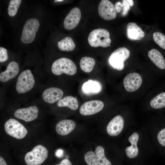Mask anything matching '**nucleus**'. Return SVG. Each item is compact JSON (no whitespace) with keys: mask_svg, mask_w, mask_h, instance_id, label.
I'll return each mask as SVG.
<instances>
[{"mask_svg":"<svg viewBox=\"0 0 165 165\" xmlns=\"http://www.w3.org/2000/svg\"><path fill=\"white\" fill-rule=\"evenodd\" d=\"M36 82L35 76L30 70H24L17 78L14 88L16 93L21 96L28 94L35 87Z\"/></svg>","mask_w":165,"mask_h":165,"instance_id":"obj_1","label":"nucleus"},{"mask_svg":"<svg viewBox=\"0 0 165 165\" xmlns=\"http://www.w3.org/2000/svg\"><path fill=\"white\" fill-rule=\"evenodd\" d=\"M77 70L75 63L70 59L65 57L60 58L54 61L51 68L52 73L57 76L64 74L73 75L76 73Z\"/></svg>","mask_w":165,"mask_h":165,"instance_id":"obj_2","label":"nucleus"},{"mask_svg":"<svg viewBox=\"0 0 165 165\" xmlns=\"http://www.w3.org/2000/svg\"><path fill=\"white\" fill-rule=\"evenodd\" d=\"M108 31L104 28L94 29L89 34L88 41L90 45L94 47L101 46L105 48L110 46L111 42Z\"/></svg>","mask_w":165,"mask_h":165,"instance_id":"obj_3","label":"nucleus"},{"mask_svg":"<svg viewBox=\"0 0 165 165\" xmlns=\"http://www.w3.org/2000/svg\"><path fill=\"white\" fill-rule=\"evenodd\" d=\"M48 156L47 149L44 146L38 145L26 154L24 160L27 165H39L46 160Z\"/></svg>","mask_w":165,"mask_h":165,"instance_id":"obj_4","label":"nucleus"},{"mask_svg":"<svg viewBox=\"0 0 165 165\" xmlns=\"http://www.w3.org/2000/svg\"><path fill=\"white\" fill-rule=\"evenodd\" d=\"M39 25V22L37 19L31 18L27 20L24 25L21 37L22 42L25 44L32 42Z\"/></svg>","mask_w":165,"mask_h":165,"instance_id":"obj_5","label":"nucleus"},{"mask_svg":"<svg viewBox=\"0 0 165 165\" xmlns=\"http://www.w3.org/2000/svg\"><path fill=\"white\" fill-rule=\"evenodd\" d=\"M130 55V52L127 49L124 47L119 48L111 55L109 63L114 69L122 70L124 67V62Z\"/></svg>","mask_w":165,"mask_h":165,"instance_id":"obj_6","label":"nucleus"},{"mask_svg":"<svg viewBox=\"0 0 165 165\" xmlns=\"http://www.w3.org/2000/svg\"><path fill=\"white\" fill-rule=\"evenodd\" d=\"M6 133L10 136L17 139H21L26 135L28 131L25 127L16 120L10 119L4 125Z\"/></svg>","mask_w":165,"mask_h":165,"instance_id":"obj_7","label":"nucleus"},{"mask_svg":"<svg viewBox=\"0 0 165 165\" xmlns=\"http://www.w3.org/2000/svg\"><path fill=\"white\" fill-rule=\"evenodd\" d=\"M64 94V92L61 89L51 86L46 88L42 91L41 97L45 102L53 104L62 98Z\"/></svg>","mask_w":165,"mask_h":165,"instance_id":"obj_8","label":"nucleus"},{"mask_svg":"<svg viewBox=\"0 0 165 165\" xmlns=\"http://www.w3.org/2000/svg\"><path fill=\"white\" fill-rule=\"evenodd\" d=\"M98 13L102 18L107 20L115 19L117 15L115 6L108 0H102L100 2L98 6Z\"/></svg>","mask_w":165,"mask_h":165,"instance_id":"obj_9","label":"nucleus"},{"mask_svg":"<svg viewBox=\"0 0 165 165\" xmlns=\"http://www.w3.org/2000/svg\"><path fill=\"white\" fill-rule=\"evenodd\" d=\"M104 106L103 102L101 101L91 100L84 102L81 106L79 112L83 116L91 115L101 111Z\"/></svg>","mask_w":165,"mask_h":165,"instance_id":"obj_10","label":"nucleus"},{"mask_svg":"<svg viewBox=\"0 0 165 165\" xmlns=\"http://www.w3.org/2000/svg\"><path fill=\"white\" fill-rule=\"evenodd\" d=\"M39 110L35 105H33L26 108H19L14 112V116L16 118L24 120L26 122L32 121L38 117Z\"/></svg>","mask_w":165,"mask_h":165,"instance_id":"obj_11","label":"nucleus"},{"mask_svg":"<svg viewBox=\"0 0 165 165\" xmlns=\"http://www.w3.org/2000/svg\"><path fill=\"white\" fill-rule=\"evenodd\" d=\"M142 79L140 75L136 72L129 74L124 78L123 84L125 89L129 92L134 91L141 86Z\"/></svg>","mask_w":165,"mask_h":165,"instance_id":"obj_12","label":"nucleus"},{"mask_svg":"<svg viewBox=\"0 0 165 165\" xmlns=\"http://www.w3.org/2000/svg\"><path fill=\"white\" fill-rule=\"evenodd\" d=\"M81 14L80 9L77 7L72 9L65 18L64 21V28L67 30L75 28L80 21Z\"/></svg>","mask_w":165,"mask_h":165,"instance_id":"obj_13","label":"nucleus"},{"mask_svg":"<svg viewBox=\"0 0 165 165\" xmlns=\"http://www.w3.org/2000/svg\"><path fill=\"white\" fill-rule=\"evenodd\" d=\"M124 120L121 115L114 117L108 123L106 130L108 134L111 136L119 135L122 131L124 125Z\"/></svg>","mask_w":165,"mask_h":165,"instance_id":"obj_14","label":"nucleus"},{"mask_svg":"<svg viewBox=\"0 0 165 165\" xmlns=\"http://www.w3.org/2000/svg\"><path fill=\"white\" fill-rule=\"evenodd\" d=\"M19 65L15 61L10 62L5 71L0 74V81L2 83L8 82L17 76L19 72Z\"/></svg>","mask_w":165,"mask_h":165,"instance_id":"obj_15","label":"nucleus"},{"mask_svg":"<svg viewBox=\"0 0 165 165\" xmlns=\"http://www.w3.org/2000/svg\"><path fill=\"white\" fill-rule=\"evenodd\" d=\"M75 123L71 119H64L58 122L55 129L57 133L61 136H65L71 133L75 128Z\"/></svg>","mask_w":165,"mask_h":165,"instance_id":"obj_16","label":"nucleus"},{"mask_svg":"<svg viewBox=\"0 0 165 165\" xmlns=\"http://www.w3.org/2000/svg\"><path fill=\"white\" fill-rule=\"evenodd\" d=\"M126 29L127 36L131 40H141L145 36L144 32L134 23H128L127 25Z\"/></svg>","mask_w":165,"mask_h":165,"instance_id":"obj_17","label":"nucleus"},{"mask_svg":"<svg viewBox=\"0 0 165 165\" xmlns=\"http://www.w3.org/2000/svg\"><path fill=\"white\" fill-rule=\"evenodd\" d=\"M139 139V135L137 133H134L129 137L128 140L131 144V146L127 147L125 150L127 156L130 158L136 157L138 153L137 143Z\"/></svg>","mask_w":165,"mask_h":165,"instance_id":"obj_18","label":"nucleus"},{"mask_svg":"<svg viewBox=\"0 0 165 165\" xmlns=\"http://www.w3.org/2000/svg\"><path fill=\"white\" fill-rule=\"evenodd\" d=\"M57 105L59 107H67L74 111L76 110L79 107L77 99L72 96L63 97L57 102Z\"/></svg>","mask_w":165,"mask_h":165,"instance_id":"obj_19","label":"nucleus"},{"mask_svg":"<svg viewBox=\"0 0 165 165\" xmlns=\"http://www.w3.org/2000/svg\"><path fill=\"white\" fill-rule=\"evenodd\" d=\"M148 56L157 67L161 69L165 68V60L158 50L155 49L151 50L148 52Z\"/></svg>","mask_w":165,"mask_h":165,"instance_id":"obj_20","label":"nucleus"},{"mask_svg":"<svg viewBox=\"0 0 165 165\" xmlns=\"http://www.w3.org/2000/svg\"><path fill=\"white\" fill-rule=\"evenodd\" d=\"M101 88L98 82L91 80L84 82L82 87L83 91L86 93H97L100 91Z\"/></svg>","mask_w":165,"mask_h":165,"instance_id":"obj_21","label":"nucleus"},{"mask_svg":"<svg viewBox=\"0 0 165 165\" xmlns=\"http://www.w3.org/2000/svg\"><path fill=\"white\" fill-rule=\"evenodd\" d=\"M95 61L92 57H83L80 59L79 65L81 69L86 73H90L93 70L95 64Z\"/></svg>","mask_w":165,"mask_h":165,"instance_id":"obj_22","label":"nucleus"},{"mask_svg":"<svg viewBox=\"0 0 165 165\" xmlns=\"http://www.w3.org/2000/svg\"><path fill=\"white\" fill-rule=\"evenodd\" d=\"M57 46L61 50L66 51H72L75 47L73 40L69 37H66L59 41Z\"/></svg>","mask_w":165,"mask_h":165,"instance_id":"obj_23","label":"nucleus"},{"mask_svg":"<svg viewBox=\"0 0 165 165\" xmlns=\"http://www.w3.org/2000/svg\"><path fill=\"white\" fill-rule=\"evenodd\" d=\"M94 154L99 165H112L111 162L105 156L104 149L102 146H97L95 149Z\"/></svg>","mask_w":165,"mask_h":165,"instance_id":"obj_24","label":"nucleus"},{"mask_svg":"<svg viewBox=\"0 0 165 165\" xmlns=\"http://www.w3.org/2000/svg\"><path fill=\"white\" fill-rule=\"evenodd\" d=\"M151 106L154 109H160L165 107V92L160 93L150 101Z\"/></svg>","mask_w":165,"mask_h":165,"instance_id":"obj_25","label":"nucleus"},{"mask_svg":"<svg viewBox=\"0 0 165 165\" xmlns=\"http://www.w3.org/2000/svg\"><path fill=\"white\" fill-rule=\"evenodd\" d=\"M21 2V0L10 1L8 9V14L10 16L12 17L16 15Z\"/></svg>","mask_w":165,"mask_h":165,"instance_id":"obj_26","label":"nucleus"},{"mask_svg":"<svg viewBox=\"0 0 165 165\" xmlns=\"http://www.w3.org/2000/svg\"><path fill=\"white\" fill-rule=\"evenodd\" d=\"M153 39L155 42L160 48L165 50V35L159 32H155L153 34Z\"/></svg>","mask_w":165,"mask_h":165,"instance_id":"obj_27","label":"nucleus"},{"mask_svg":"<svg viewBox=\"0 0 165 165\" xmlns=\"http://www.w3.org/2000/svg\"><path fill=\"white\" fill-rule=\"evenodd\" d=\"M84 160L88 165H99L94 153L92 151H89L85 154Z\"/></svg>","mask_w":165,"mask_h":165,"instance_id":"obj_28","label":"nucleus"},{"mask_svg":"<svg viewBox=\"0 0 165 165\" xmlns=\"http://www.w3.org/2000/svg\"><path fill=\"white\" fill-rule=\"evenodd\" d=\"M8 55L7 50L4 48L0 47V62H5L8 59Z\"/></svg>","mask_w":165,"mask_h":165,"instance_id":"obj_29","label":"nucleus"},{"mask_svg":"<svg viewBox=\"0 0 165 165\" xmlns=\"http://www.w3.org/2000/svg\"><path fill=\"white\" fill-rule=\"evenodd\" d=\"M157 138L159 142L162 146L165 147V128L159 132L157 136Z\"/></svg>","mask_w":165,"mask_h":165,"instance_id":"obj_30","label":"nucleus"},{"mask_svg":"<svg viewBox=\"0 0 165 165\" xmlns=\"http://www.w3.org/2000/svg\"><path fill=\"white\" fill-rule=\"evenodd\" d=\"M123 5V12L122 16H125L128 13L130 9V5L127 0H123L122 1Z\"/></svg>","mask_w":165,"mask_h":165,"instance_id":"obj_31","label":"nucleus"},{"mask_svg":"<svg viewBox=\"0 0 165 165\" xmlns=\"http://www.w3.org/2000/svg\"><path fill=\"white\" fill-rule=\"evenodd\" d=\"M115 7L116 12L119 13L123 9V5L120 2H117L115 3Z\"/></svg>","mask_w":165,"mask_h":165,"instance_id":"obj_32","label":"nucleus"},{"mask_svg":"<svg viewBox=\"0 0 165 165\" xmlns=\"http://www.w3.org/2000/svg\"><path fill=\"white\" fill-rule=\"evenodd\" d=\"M55 165H72L71 162L69 160L65 159L62 160L59 164Z\"/></svg>","mask_w":165,"mask_h":165,"instance_id":"obj_33","label":"nucleus"},{"mask_svg":"<svg viewBox=\"0 0 165 165\" xmlns=\"http://www.w3.org/2000/svg\"><path fill=\"white\" fill-rule=\"evenodd\" d=\"M0 165H7L6 162L1 156H0Z\"/></svg>","mask_w":165,"mask_h":165,"instance_id":"obj_34","label":"nucleus"},{"mask_svg":"<svg viewBox=\"0 0 165 165\" xmlns=\"http://www.w3.org/2000/svg\"><path fill=\"white\" fill-rule=\"evenodd\" d=\"M127 1L128 2L130 6H133L134 5V3L133 0H127Z\"/></svg>","mask_w":165,"mask_h":165,"instance_id":"obj_35","label":"nucleus"},{"mask_svg":"<svg viewBox=\"0 0 165 165\" xmlns=\"http://www.w3.org/2000/svg\"><path fill=\"white\" fill-rule=\"evenodd\" d=\"M63 1V0H56L54 1V2H61Z\"/></svg>","mask_w":165,"mask_h":165,"instance_id":"obj_36","label":"nucleus"}]
</instances>
